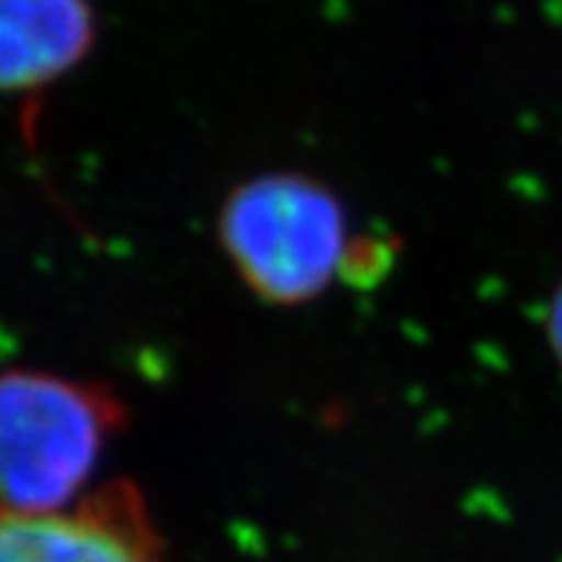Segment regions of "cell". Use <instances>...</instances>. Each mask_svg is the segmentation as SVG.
<instances>
[{
    "label": "cell",
    "mask_w": 562,
    "mask_h": 562,
    "mask_svg": "<svg viewBox=\"0 0 562 562\" xmlns=\"http://www.w3.org/2000/svg\"><path fill=\"white\" fill-rule=\"evenodd\" d=\"M119 422V402L104 387L32 370L0 373V510L75 508Z\"/></svg>",
    "instance_id": "obj_1"
},
{
    "label": "cell",
    "mask_w": 562,
    "mask_h": 562,
    "mask_svg": "<svg viewBox=\"0 0 562 562\" xmlns=\"http://www.w3.org/2000/svg\"><path fill=\"white\" fill-rule=\"evenodd\" d=\"M222 236L252 290L304 302L341 273L345 215L336 199L299 176H267L227 201Z\"/></svg>",
    "instance_id": "obj_2"
},
{
    "label": "cell",
    "mask_w": 562,
    "mask_h": 562,
    "mask_svg": "<svg viewBox=\"0 0 562 562\" xmlns=\"http://www.w3.org/2000/svg\"><path fill=\"white\" fill-rule=\"evenodd\" d=\"M0 562H161V554L138 494L101 488L58 514L0 510Z\"/></svg>",
    "instance_id": "obj_3"
},
{
    "label": "cell",
    "mask_w": 562,
    "mask_h": 562,
    "mask_svg": "<svg viewBox=\"0 0 562 562\" xmlns=\"http://www.w3.org/2000/svg\"><path fill=\"white\" fill-rule=\"evenodd\" d=\"M92 0H0V92L44 89L95 44Z\"/></svg>",
    "instance_id": "obj_4"
},
{
    "label": "cell",
    "mask_w": 562,
    "mask_h": 562,
    "mask_svg": "<svg viewBox=\"0 0 562 562\" xmlns=\"http://www.w3.org/2000/svg\"><path fill=\"white\" fill-rule=\"evenodd\" d=\"M548 341H551V350L560 359L562 364V288L557 290L554 299H551V307H548Z\"/></svg>",
    "instance_id": "obj_5"
}]
</instances>
